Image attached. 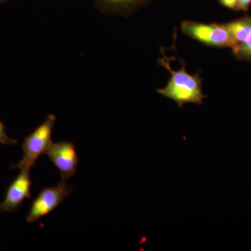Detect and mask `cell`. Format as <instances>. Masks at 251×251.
<instances>
[{"label":"cell","instance_id":"obj_1","mask_svg":"<svg viewBox=\"0 0 251 251\" xmlns=\"http://www.w3.org/2000/svg\"><path fill=\"white\" fill-rule=\"evenodd\" d=\"M159 62L169 71L171 77L166 87L157 90L158 93L173 100L180 108L186 103L202 104L206 97L202 92V80L199 74H188L184 66L179 70H173L166 59L161 58Z\"/></svg>","mask_w":251,"mask_h":251},{"label":"cell","instance_id":"obj_2","mask_svg":"<svg viewBox=\"0 0 251 251\" xmlns=\"http://www.w3.org/2000/svg\"><path fill=\"white\" fill-rule=\"evenodd\" d=\"M55 122V115L50 114L45 121L25 137L21 145L23 151L22 159L11 167V169L19 168L30 171L31 168L35 166L39 157L46 154L52 145V129Z\"/></svg>","mask_w":251,"mask_h":251},{"label":"cell","instance_id":"obj_3","mask_svg":"<svg viewBox=\"0 0 251 251\" xmlns=\"http://www.w3.org/2000/svg\"><path fill=\"white\" fill-rule=\"evenodd\" d=\"M181 30L186 35L208 46L234 49L237 46L224 24L184 21L181 24Z\"/></svg>","mask_w":251,"mask_h":251},{"label":"cell","instance_id":"obj_4","mask_svg":"<svg viewBox=\"0 0 251 251\" xmlns=\"http://www.w3.org/2000/svg\"><path fill=\"white\" fill-rule=\"evenodd\" d=\"M66 181L62 180L56 186H49L41 190L31 203L27 213L26 221L28 224H33L47 216L72 194L74 188L70 187Z\"/></svg>","mask_w":251,"mask_h":251},{"label":"cell","instance_id":"obj_5","mask_svg":"<svg viewBox=\"0 0 251 251\" xmlns=\"http://www.w3.org/2000/svg\"><path fill=\"white\" fill-rule=\"evenodd\" d=\"M46 154L60 172L63 181L76 173L79 159L75 145L70 141L52 143Z\"/></svg>","mask_w":251,"mask_h":251},{"label":"cell","instance_id":"obj_6","mask_svg":"<svg viewBox=\"0 0 251 251\" xmlns=\"http://www.w3.org/2000/svg\"><path fill=\"white\" fill-rule=\"evenodd\" d=\"M31 180L29 171L21 170V173L6 190L4 201L0 202V213L14 212L25 200L31 198Z\"/></svg>","mask_w":251,"mask_h":251},{"label":"cell","instance_id":"obj_7","mask_svg":"<svg viewBox=\"0 0 251 251\" xmlns=\"http://www.w3.org/2000/svg\"><path fill=\"white\" fill-rule=\"evenodd\" d=\"M149 0H94L100 11L110 14H128Z\"/></svg>","mask_w":251,"mask_h":251},{"label":"cell","instance_id":"obj_8","mask_svg":"<svg viewBox=\"0 0 251 251\" xmlns=\"http://www.w3.org/2000/svg\"><path fill=\"white\" fill-rule=\"evenodd\" d=\"M224 25L237 43V46L245 42L251 34V17L241 18Z\"/></svg>","mask_w":251,"mask_h":251},{"label":"cell","instance_id":"obj_9","mask_svg":"<svg viewBox=\"0 0 251 251\" xmlns=\"http://www.w3.org/2000/svg\"><path fill=\"white\" fill-rule=\"evenodd\" d=\"M232 50L238 58L251 61V33L245 42L236 46Z\"/></svg>","mask_w":251,"mask_h":251},{"label":"cell","instance_id":"obj_10","mask_svg":"<svg viewBox=\"0 0 251 251\" xmlns=\"http://www.w3.org/2000/svg\"><path fill=\"white\" fill-rule=\"evenodd\" d=\"M0 143L3 145H15L18 143L17 140L10 138L6 133V126L0 119Z\"/></svg>","mask_w":251,"mask_h":251},{"label":"cell","instance_id":"obj_11","mask_svg":"<svg viewBox=\"0 0 251 251\" xmlns=\"http://www.w3.org/2000/svg\"><path fill=\"white\" fill-rule=\"evenodd\" d=\"M223 6L231 9H237L239 0H220Z\"/></svg>","mask_w":251,"mask_h":251},{"label":"cell","instance_id":"obj_12","mask_svg":"<svg viewBox=\"0 0 251 251\" xmlns=\"http://www.w3.org/2000/svg\"><path fill=\"white\" fill-rule=\"evenodd\" d=\"M251 4V0H239L237 9L242 11H247Z\"/></svg>","mask_w":251,"mask_h":251},{"label":"cell","instance_id":"obj_13","mask_svg":"<svg viewBox=\"0 0 251 251\" xmlns=\"http://www.w3.org/2000/svg\"><path fill=\"white\" fill-rule=\"evenodd\" d=\"M8 1H9V0H0V4H3V3L6 2Z\"/></svg>","mask_w":251,"mask_h":251},{"label":"cell","instance_id":"obj_14","mask_svg":"<svg viewBox=\"0 0 251 251\" xmlns=\"http://www.w3.org/2000/svg\"><path fill=\"white\" fill-rule=\"evenodd\" d=\"M0 249H1V247H0Z\"/></svg>","mask_w":251,"mask_h":251}]
</instances>
